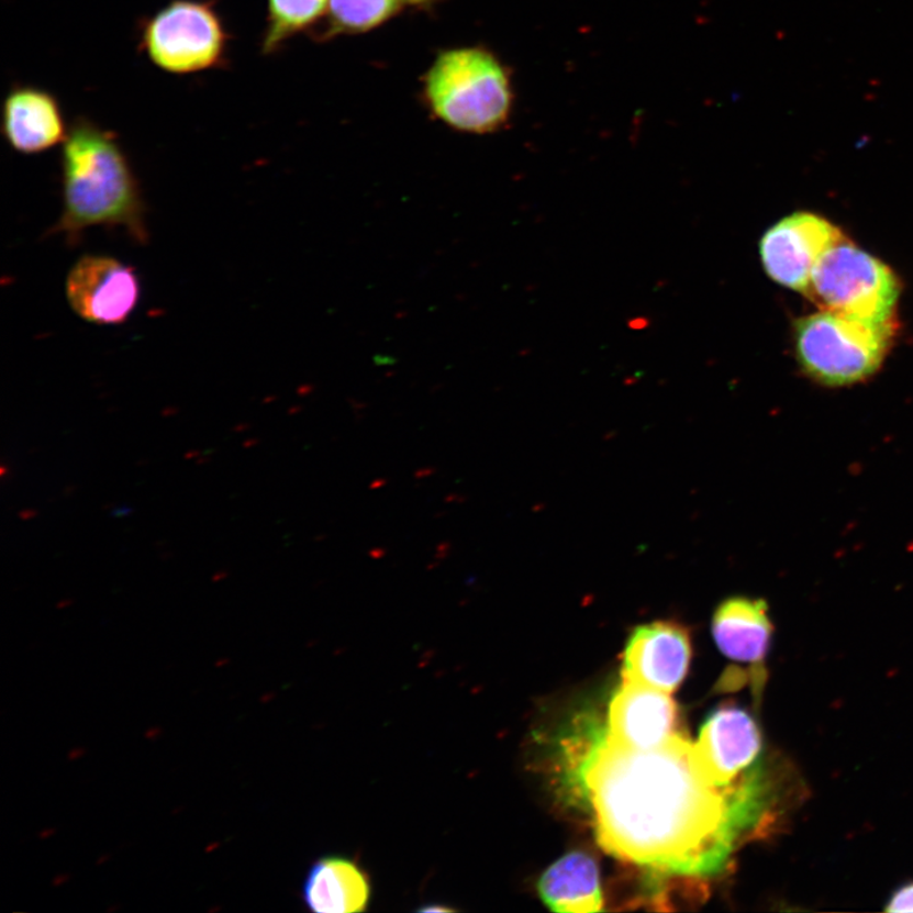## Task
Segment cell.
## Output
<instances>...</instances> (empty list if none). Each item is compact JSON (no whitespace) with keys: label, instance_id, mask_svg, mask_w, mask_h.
Here are the masks:
<instances>
[{"label":"cell","instance_id":"1","mask_svg":"<svg viewBox=\"0 0 913 913\" xmlns=\"http://www.w3.org/2000/svg\"><path fill=\"white\" fill-rule=\"evenodd\" d=\"M588 751L581 787L598 842L615 858L670 876L719 875L739 833L758 820L759 780L734 789L706 783L682 732L649 751L603 732Z\"/></svg>","mask_w":913,"mask_h":913},{"label":"cell","instance_id":"2","mask_svg":"<svg viewBox=\"0 0 913 913\" xmlns=\"http://www.w3.org/2000/svg\"><path fill=\"white\" fill-rule=\"evenodd\" d=\"M63 144L64 205L53 233L74 242L89 227H120L146 243L142 191L118 137L78 118Z\"/></svg>","mask_w":913,"mask_h":913},{"label":"cell","instance_id":"3","mask_svg":"<svg viewBox=\"0 0 913 913\" xmlns=\"http://www.w3.org/2000/svg\"><path fill=\"white\" fill-rule=\"evenodd\" d=\"M423 92L434 116L459 133H497L513 110L505 65L477 46L439 53L425 74Z\"/></svg>","mask_w":913,"mask_h":913},{"label":"cell","instance_id":"4","mask_svg":"<svg viewBox=\"0 0 913 913\" xmlns=\"http://www.w3.org/2000/svg\"><path fill=\"white\" fill-rule=\"evenodd\" d=\"M895 322L871 324L822 311L794 325V348L803 372L819 383L842 388L877 374L895 335Z\"/></svg>","mask_w":913,"mask_h":913},{"label":"cell","instance_id":"5","mask_svg":"<svg viewBox=\"0 0 913 913\" xmlns=\"http://www.w3.org/2000/svg\"><path fill=\"white\" fill-rule=\"evenodd\" d=\"M900 293L892 269L845 237L822 255L804 292L822 311L871 324L894 320Z\"/></svg>","mask_w":913,"mask_h":913},{"label":"cell","instance_id":"6","mask_svg":"<svg viewBox=\"0 0 913 913\" xmlns=\"http://www.w3.org/2000/svg\"><path fill=\"white\" fill-rule=\"evenodd\" d=\"M229 34L211 0H171L144 23L143 52L159 69L200 73L222 67Z\"/></svg>","mask_w":913,"mask_h":913},{"label":"cell","instance_id":"7","mask_svg":"<svg viewBox=\"0 0 913 913\" xmlns=\"http://www.w3.org/2000/svg\"><path fill=\"white\" fill-rule=\"evenodd\" d=\"M762 751L758 723L742 709L721 706L710 714L692 743V761L706 783L734 789L754 776Z\"/></svg>","mask_w":913,"mask_h":913},{"label":"cell","instance_id":"8","mask_svg":"<svg viewBox=\"0 0 913 913\" xmlns=\"http://www.w3.org/2000/svg\"><path fill=\"white\" fill-rule=\"evenodd\" d=\"M844 235L824 218L797 212L771 226L760 242L765 271L772 281L802 292L808 291L817 261Z\"/></svg>","mask_w":913,"mask_h":913},{"label":"cell","instance_id":"9","mask_svg":"<svg viewBox=\"0 0 913 913\" xmlns=\"http://www.w3.org/2000/svg\"><path fill=\"white\" fill-rule=\"evenodd\" d=\"M65 292L85 322L119 325L133 314L142 288L133 267L104 255H86L70 269Z\"/></svg>","mask_w":913,"mask_h":913},{"label":"cell","instance_id":"10","mask_svg":"<svg viewBox=\"0 0 913 913\" xmlns=\"http://www.w3.org/2000/svg\"><path fill=\"white\" fill-rule=\"evenodd\" d=\"M622 680L672 694L688 676L692 641L682 624L656 621L633 630L622 655Z\"/></svg>","mask_w":913,"mask_h":913},{"label":"cell","instance_id":"11","mask_svg":"<svg viewBox=\"0 0 913 913\" xmlns=\"http://www.w3.org/2000/svg\"><path fill=\"white\" fill-rule=\"evenodd\" d=\"M679 731V711L671 694L623 681L608 710L605 734L632 750L649 751L668 744Z\"/></svg>","mask_w":913,"mask_h":913},{"label":"cell","instance_id":"12","mask_svg":"<svg viewBox=\"0 0 913 913\" xmlns=\"http://www.w3.org/2000/svg\"><path fill=\"white\" fill-rule=\"evenodd\" d=\"M2 133L13 151L34 155L64 143L69 131L62 107L51 92L20 86L3 102Z\"/></svg>","mask_w":913,"mask_h":913},{"label":"cell","instance_id":"13","mask_svg":"<svg viewBox=\"0 0 913 913\" xmlns=\"http://www.w3.org/2000/svg\"><path fill=\"white\" fill-rule=\"evenodd\" d=\"M371 877L355 859L327 855L312 864L302 888L307 908L316 913H358L372 900Z\"/></svg>","mask_w":913,"mask_h":913},{"label":"cell","instance_id":"14","mask_svg":"<svg viewBox=\"0 0 913 913\" xmlns=\"http://www.w3.org/2000/svg\"><path fill=\"white\" fill-rule=\"evenodd\" d=\"M712 635L728 659L761 665L772 637L768 604L746 597L726 599L713 614Z\"/></svg>","mask_w":913,"mask_h":913},{"label":"cell","instance_id":"15","mask_svg":"<svg viewBox=\"0 0 913 913\" xmlns=\"http://www.w3.org/2000/svg\"><path fill=\"white\" fill-rule=\"evenodd\" d=\"M539 899L559 913L603 911L598 862L582 851L566 854L545 870L537 883Z\"/></svg>","mask_w":913,"mask_h":913},{"label":"cell","instance_id":"16","mask_svg":"<svg viewBox=\"0 0 913 913\" xmlns=\"http://www.w3.org/2000/svg\"><path fill=\"white\" fill-rule=\"evenodd\" d=\"M434 0H329L324 38L357 35L382 26L407 8H424Z\"/></svg>","mask_w":913,"mask_h":913},{"label":"cell","instance_id":"17","mask_svg":"<svg viewBox=\"0 0 913 913\" xmlns=\"http://www.w3.org/2000/svg\"><path fill=\"white\" fill-rule=\"evenodd\" d=\"M329 0H268V23L261 52L274 54L300 32L308 31L327 11Z\"/></svg>","mask_w":913,"mask_h":913},{"label":"cell","instance_id":"18","mask_svg":"<svg viewBox=\"0 0 913 913\" xmlns=\"http://www.w3.org/2000/svg\"><path fill=\"white\" fill-rule=\"evenodd\" d=\"M886 912H913V883L903 886L893 893Z\"/></svg>","mask_w":913,"mask_h":913},{"label":"cell","instance_id":"19","mask_svg":"<svg viewBox=\"0 0 913 913\" xmlns=\"http://www.w3.org/2000/svg\"><path fill=\"white\" fill-rule=\"evenodd\" d=\"M129 513H130V509H129V508H127V509H125V508H118L116 510H114L113 515L121 516V515H126V514H129Z\"/></svg>","mask_w":913,"mask_h":913}]
</instances>
